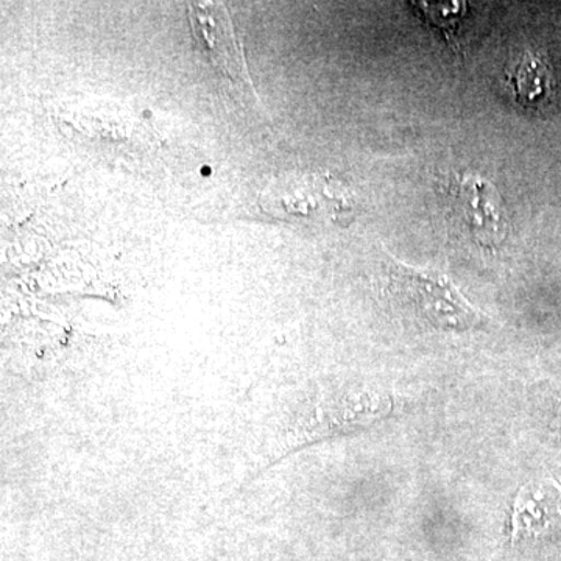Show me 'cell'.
<instances>
[{"instance_id": "6da1fadb", "label": "cell", "mask_w": 561, "mask_h": 561, "mask_svg": "<svg viewBox=\"0 0 561 561\" xmlns=\"http://www.w3.org/2000/svg\"><path fill=\"white\" fill-rule=\"evenodd\" d=\"M386 291L405 317L431 330L467 332L482 327L485 319L448 276L404 264L391 254Z\"/></svg>"}, {"instance_id": "7a4b0ae2", "label": "cell", "mask_w": 561, "mask_h": 561, "mask_svg": "<svg viewBox=\"0 0 561 561\" xmlns=\"http://www.w3.org/2000/svg\"><path fill=\"white\" fill-rule=\"evenodd\" d=\"M192 35L202 47L203 54L238 87L249 88L254 94L253 84L247 72L241 44L232 31L230 14L224 3L191 2L187 7Z\"/></svg>"}, {"instance_id": "3957f363", "label": "cell", "mask_w": 561, "mask_h": 561, "mask_svg": "<svg viewBox=\"0 0 561 561\" xmlns=\"http://www.w3.org/2000/svg\"><path fill=\"white\" fill-rule=\"evenodd\" d=\"M454 210L472 238L481 245H500L507 236L508 220L500 192L478 176H457L453 181Z\"/></svg>"}, {"instance_id": "277c9868", "label": "cell", "mask_w": 561, "mask_h": 561, "mask_svg": "<svg viewBox=\"0 0 561 561\" xmlns=\"http://www.w3.org/2000/svg\"><path fill=\"white\" fill-rule=\"evenodd\" d=\"M513 534L548 537L561 529V485L542 478L526 483L513 504Z\"/></svg>"}, {"instance_id": "5b68a950", "label": "cell", "mask_w": 561, "mask_h": 561, "mask_svg": "<svg viewBox=\"0 0 561 561\" xmlns=\"http://www.w3.org/2000/svg\"><path fill=\"white\" fill-rule=\"evenodd\" d=\"M516 98L527 106H540L553 92V79L548 62L538 55L526 54L516 66L512 79Z\"/></svg>"}, {"instance_id": "8992f818", "label": "cell", "mask_w": 561, "mask_h": 561, "mask_svg": "<svg viewBox=\"0 0 561 561\" xmlns=\"http://www.w3.org/2000/svg\"><path fill=\"white\" fill-rule=\"evenodd\" d=\"M416 9L423 13V16L431 22L435 27L440 28L448 39L449 46L454 47V50H460V36L459 28L461 22H463L465 14L468 13V5L463 2H451V3H415Z\"/></svg>"}, {"instance_id": "52a82bcc", "label": "cell", "mask_w": 561, "mask_h": 561, "mask_svg": "<svg viewBox=\"0 0 561 561\" xmlns=\"http://www.w3.org/2000/svg\"><path fill=\"white\" fill-rule=\"evenodd\" d=\"M537 405L546 426L561 435V386L541 383L537 389Z\"/></svg>"}]
</instances>
